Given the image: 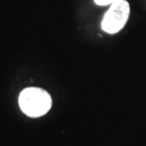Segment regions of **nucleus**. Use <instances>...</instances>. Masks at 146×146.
Segmentation results:
<instances>
[{
	"label": "nucleus",
	"instance_id": "1",
	"mask_svg": "<svg viewBox=\"0 0 146 146\" xmlns=\"http://www.w3.org/2000/svg\"><path fill=\"white\" fill-rule=\"evenodd\" d=\"M19 106L27 116L37 118L45 115L50 109L51 97L42 88L29 87L20 93Z\"/></svg>",
	"mask_w": 146,
	"mask_h": 146
},
{
	"label": "nucleus",
	"instance_id": "2",
	"mask_svg": "<svg viewBox=\"0 0 146 146\" xmlns=\"http://www.w3.org/2000/svg\"><path fill=\"white\" fill-rule=\"evenodd\" d=\"M130 16V5L126 0L109 6L102 20V30L108 34H116L125 27Z\"/></svg>",
	"mask_w": 146,
	"mask_h": 146
},
{
	"label": "nucleus",
	"instance_id": "3",
	"mask_svg": "<svg viewBox=\"0 0 146 146\" xmlns=\"http://www.w3.org/2000/svg\"><path fill=\"white\" fill-rule=\"evenodd\" d=\"M121 0H94V3L98 6H111Z\"/></svg>",
	"mask_w": 146,
	"mask_h": 146
}]
</instances>
